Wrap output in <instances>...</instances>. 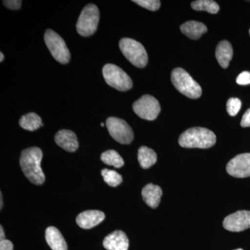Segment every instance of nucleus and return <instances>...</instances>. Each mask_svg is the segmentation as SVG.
<instances>
[{
  "label": "nucleus",
  "instance_id": "obj_30",
  "mask_svg": "<svg viewBox=\"0 0 250 250\" xmlns=\"http://www.w3.org/2000/svg\"><path fill=\"white\" fill-rule=\"evenodd\" d=\"M0 240H1V241H4V240H5V234L2 226L0 227Z\"/></svg>",
  "mask_w": 250,
  "mask_h": 250
},
{
  "label": "nucleus",
  "instance_id": "obj_35",
  "mask_svg": "<svg viewBox=\"0 0 250 250\" xmlns=\"http://www.w3.org/2000/svg\"><path fill=\"white\" fill-rule=\"evenodd\" d=\"M249 32H250V31H249Z\"/></svg>",
  "mask_w": 250,
  "mask_h": 250
},
{
  "label": "nucleus",
  "instance_id": "obj_7",
  "mask_svg": "<svg viewBox=\"0 0 250 250\" xmlns=\"http://www.w3.org/2000/svg\"><path fill=\"white\" fill-rule=\"evenodd\" d=\"M45 42L49 52L57 62L67 64L70 60V51L63 39L55 31L47 29L44 36Z\"/></svg>",
  "mask_w": 250,
  "mask_h": 250
},
{
  "label": "nucleus",
  "instance_id": "obj_6",
  "mask_svg": "<svg viewBox=\"0 0 250 250\" xmlns=\"http://www.w3.org/2000/svg\"><path fill=\"white\" fill-rule=\"evenodd\" d=\"M103 74L106 83L120 91H126L132 88V80L129 75L114 64H106L103 67Z\"/></svg>",
  "mask_w": 250,
  "mask_h": 250
},
{
  "label": "nucleus",
  "instance_id": "obj_25",
  "mask_svg": "<svg viewBox=\"0 0 250 250\" xmlns=\"http://www.w3.org/2000/svg\"><path fill=\"white\" fill-rule=\"evenodd\" d=\"M133 2L152 11H157L161 6V1L158 0H134Z\"/></svg>",
  "mask_w": 250,
  "mask_h": 250
},
{
  "label": "nucleus",
  "instance_id": "obj_29",
  "mask_svg": "<svg viewBox=\"0 0 250 250\" xmlns=\"http://www.w3.org/2000/svg\"><path fill=\"white\" fill-rule=\"evenodd\" d=\"M14 246L9 240H4L0 241V250H13Z\"/></svg>",
  "mask_w": 250,
  "mask_h": 250
},
{
  "label": "nucleus",
  "instance_id": "obj_31",
  "mask_svg": "<svg viewBox=\"0 0 250 250\" xmlns=\"http://www.w3.org/2000/svg\"><path fill=\"white\" fill-rule=\"evenodd\" d=\"M0 62H2L4 61V56L2 52H0Z\"/></svg>",
  "mask_w": 250,
  "mask_h": 250
},
{
  "label": "nucleus",
  "instance_id": "obj_1",
  "mask_svg": "<svg viewBox=\"0 0 250 250\" xmlns=\"http://www.w3.org/2000/svg\"><path fill=\"white\" fill-rule=\"evenodd\" d=\"M42 152L39 147H32L22 150L20 158V165L25 177L36 185H41L45 180L41 168Z\"/></svg>",
  "mask_w": 250,
  "mask_h": 250
},
{
  "label": "nucleus",
  "instance_id": "obj_12",
  "mask_svg": "<svg viewBox=\"0 0 250 250\" xmlns=\"http://www.w3.org/2000/svg\"><path fill=\"white\" fill-rule=\"evenodd\" d=\"M105 218L104 213L98 210H88L82 212L77 217V225L81 228L88 229L95 228Z\"/></svg>",
  "mask_w": 250,
  "mask_h": 250
},
{
  "label": "nucleus",
  "instance_id": "obj_18",
  "mask_svg": "<svg viewBox=\"0 0 250 250\" xmlns=\"http://www.w3.org/2000/svg\"><path fill=\"white\" fill-rule=\"evenodd\" d=\"M181 31L184 34L192 39V40H197L200 39L203 34H205L207 31V27L205 24L197 21H188L184 24L181 25Z\"/></svg>",
  "mask_w": 250,
  "mask_h": 250
},
{
  "label": "nucleus",
  "instance_id": "obj_13",
  "mask_svg": "<svg viewBox=\"0 0 250 250\" xmlns=\"http://www.w3.org/2000/svg\"><path fill=\"white\" fill-rule=\"evenodd\" d=\"M129 246L127 236L120 230L110 233L103 241V246L107 250H128Z\"/></svg>",
  "mask_w": 250,
  "mask_h": 250
},
{
  "label": "nucleus",
  "instance_id": "obj_33",
  "mask_svg": "<svg viewBox=\"0 0 250 250\" xmlns=\"http://www.w3.org/2000/svg\"><path fill=\"white\" fill-rule=\"evenodd\" d=\"M101 126H104V123H101Z\"/></svg>",
  "mask_w": 250,
  "mask_h": 250
},
{
  "label": "nucleus",
  "instance_id": "obj_15",
  "mask_svg": "<svg viewBox=\"0 0 250 250\" xmlns=\"http://www.w3.org/2000/svg\"><path fill=\"white\" fill-rule=\"evenodd\" d=\"M162 195L161 188L153 184H147L142 190L143 200L152 208H155L159 206Z\"/></svg>",
  "mask_w": 250,
  "mask_h": 250
},
{
  "label": "nucleus",
  "instance_id": "obj_28",
  "mask_svg": "<svg viewBox=\"0 0 250 250\" xmlns=\"http://www.w3.org/2000/svg\"><path fill=\"white\" fill-rule=\"evenodd\" d=\"M241 125L242 127H249L250 126V108L243 115Z\"/></svg>",
  "mask_w": 250,
  "mask_h": 250
},
{
  "label": "nucleus",
  "instance_id": "obj_16",
  "mask_svg": "<svg viewBox=\"0 0 250 250\" xmlns=\"http://www.w3.org/2000/svg\"><path fill=\"white\" fill-rule=\"evenodd\" d=\"M45 239L52 250H67V243L63 236L54 227H49L46 229Z\"/></svg>",
  "mask_w": 250,
  "mask_h": 250
},
{
  "label": "nucleus",
  "instance_id": "obj_19",
  "mask_svg": "<svg viewBox=\"0 0 250 250\" xmlns=\"http://www.w3.org/2000/svg\"><path fill=\"white\" fill-rule=\"evenodd\" d=\"M138 160L143 169H147L154 165L157 161L156 152L150 148L142 146L138 152Z\"/></svg>",
  "mask_w": 250,
  "mask_h": 250
},
{
  "label": "nucleus",
  "instance_id": "obj_26",
  "mask_svg": "<svg viewBox=\"0 0 250 250\" xmlns=\"http://www.w3.org/2000/svg\"><path fill=\"white\" fill-rule=\"evenodd\" d=\"M236 83L241 85L250 84V72L248 71L241 72L236 78Z\"/></svg>",
  "mask_w": 250,
  "mask_h": 250
},
{
  "label": "nucleus",
  "instance_id": "obj_3",
  "mask_svg": "<svg viewBox=\"0 0 250 250\" xmlns=\"http://www.w3.org/2000/svg\"><path fill=\"white\" fill-rule=\"evenodd\" d=\"M171 81L176 89L187 98L197 99L202 95L200 85L183 68L174 69L171 75Z\"/></svg>",
  "mask_w": 250,
  "mask_h": 250
},
{
  "label": "nucleus",
  "instance_id": "obj_11",
  "mask_svg": "<svg viewBox=\"0 0 250 250\" xmlns=\"http://www.w3.org/2000/svg\"><path fill=\"white\" fill-rule=\"evenodd\" d=\"M223 227L233 232H240L250 228V210H238L228 215L224 220Z\"/></svg>",
  "mask_w": 250,
  "mask_h": 250
},
{
  "label": "nucleus",
  "instance_id": "obj_21",
  "mask_svg": "<svg viewBox=\"0 0 250 250\" xmlns=\"http://www.w3.org/2000/svg\"><path fill=\"white\" fill-rule=\"evenodd\" d=\"M101 160L106 165L114 166L116 168L123 167L125 164L122 156L113 149L103 152L101 155Z\"/></svg>",
  "mask_w": 250,
  "mask_h": 250
},
{
  "label": "nucleus",
  "instance_id": "obj_22",
  "mask_svg": "<svg viewBox=\"0 0 250 250\" xmlns=\"http://www.w3.org/2000/svg\"><path fill=\"white\" fill-rule=\"evenodd\" d=\"M192 9L195 11H205L210 14H215L220 10V6L211 0H197L191 3Z\"/></svg>",
  "mask_w": 250,
  "mask_h": 250
},
{
  "label": "nucleus",
  "instance_id": "obj_20",
  "mask_svg": "<svg viewBox=\"0 0 250 250\" xmlns=\"http://www.w3.org/2000/svg\"><path fill=\"white\" fill-rule=\"evenodd\" d=\"M19 124L23 129L30 131H36L43 126L41 117L35 113H29L21 117Z\"/></svg>",
  "mask_w": 250,
  "mask_h": 250
},
{
  "label": "nucleus",
  "instance_id": "obj_9",
  "mask_svg": "<svg viewBox=\"0 0 250 250\" xmlns=\"http://www.w3.org/2000/svg\"><path fill=\"white\" fill-rule=\"evenodd\" d=\"M133 110L138 116L147 121H154L161 111V106L155 98L145 95L133 104Z\"/></svg>",
  "mask_w": 250,
  "mask_h": 250
},
{
  "label": "nucleus",
  "instance_id": "obj_24",
  "mask_svg": "<svg viewBox=\"0 0 250 250\" xmlns=\"http://www.w3.org/2000/svg\"><path fill=\"white\" fill-rule=\"evenodd\" d=\"M241 106V101L239 99L231 98L228 100V103H227V111L229 116H235L239 112Z\"/></svg>",
  "mask_w": 250,
  "mask_h": 250
},
{
  "label": "nucleus",
  "instance_id": "obj_8",
  "mask_svg": "<svg viewBox=\"0 0 250 250\" xmlns=\"http://www.w3.org/2000/svg\"><path fill=\"white\" fill-rule=\"evenodd\" d=\"M108 133L117 142L130 144L134 140V132L131 126L124 120L110 117L106 122Z\"/></svg>",
  "mask_w": 250,
  "mask_h": 250
},
{
  "label": "nucleus",
  "instance_id": "obj_17",
  "mask_svg": "<svg viewBox=\"0 0 250 250\" xmlns=\"http://www.w3.org/2000/svg\"><path fill=\"white\" fill-rule=\"evenodd\" d=\"M215 57L223 68H227L229 66L233 57L232 46L229 41H223L219 42L215 50Z\"/></svg>",
  "mask_w": 250,
  "mask_h": 250
},
{
  "label": "nucleus",
  "instance_id": "obj_34",
  "mask_svg": "<svg viewBox=\"0 0 250 250\" xmlns=\"http://www.w3.org/2000/svg\"><path fill=\"white\" fill-rule=\"evenodd\" d=\"M243 250V249H237V250Z\"/></svg>",
  "mask_w": 250,
  "mask_h": 250
},
{
  "label": "nucleus",
  "instance_id": "obj_23",
  "mask_svg": "<svg viewBox=\"0 0 250 250\" xmlns=\"http://www.w3.org/2000/svg\"><path fill=\"white\" fill-rule=\"evenodd\" d=\"M104 180L111 187H117L123 182L122 176L115 170L103 169L101 172Z\"/></svg>",
  "mask_w": 250,
  "mask_h": 250
},
{
  "label": "nucleus",
  "instance_id": "obj_2",
  "mask_svg": "<svg viewBox=\"0 0 250 250\" xmlns=\"http://www.w3.org/2000/svg\"><path fill=\"white\" fill-rule=\"evenodd\" d=\"M216 143V136L213 131L203 127H193L184 131L179 139L180 146L186 148L207 149Z\"/></svg>",
  "mask_w": 250,
  "mask_h": 250
},
{
  "label": "nucleus",
  "instance_id": "obj_4",
  "mask_svg": "<svg viewBox=\"0 0 250 250\" xmlns=\"http://www.w3.org/2000/svg\"><path fill=\"white\" fill-rule=\"evenodd\" d=\"M119 47L123 55L135 66L143 68L147 65L148 56L142 44L129 38L121 39Z\"/></svg>",
  "mask_w": 250,
  "mask_h": 250
},
{
  "label": "nucleus",
  "instance_id": "obj_32",
  "mask_svg": "<svg viewBox=\"0 0 250 250\" xmlns=\"http://www.w3.org/2000/svg\"><path fill=\"white\" fill-rule=\"evenodd\" d=\"M2 205H3V204H2V195H1V208H2Z\"/></svg>",
  "mask_w": 250,
  "mask_h": 250
},
{
  "label": "nucleus",
  "instance_id": "obj_27",
  "mask_svg": "<svg viewBox=\"0 0 250 250\" xmlns=\"http://www.w3.org/2000/svg\"><path fill=\"white\" fill-rule=\"evenodd\" d=\"M3 4L8 9L12 10H18L21 9L22 1L18 0H8V1H3Z\"/></svg>",
  "mask_w": 250,
  "mask_h": 250
},
{
  "label": "nucleus",
  "instance_id": "obj_5",
  "mask_svg": "<svg viewBox=\"0 0 250 250\" xmlns=\"http://www.w3.org/2000/svg\"><path fill=\"white\" fill-rule=\"evenodd\" d=\"M100 21V11L96 5L89 4L82 10L77 22V31L83 37L93 35Z\"/></svg>",
  "mask_w": 250,
  "mask_h": 250
},
{
  "label": "nucleus",
  "instance_id": "obj_14",
  "mask_svg": "<svg viewBox=\"0 0 250 250\" xmlns=\"http://www.w3.org/2000/svg\"><path fill=\"white\" fill-rule=\"evenodd\" d=\"M57 145L69 152H74L78 149L79 143L76 134L70 130L59 131L54 137Z\"/></svg>",
  "mask_w": 250,
  "mask_h": 250
},
{
  "label": "nucleus",
  "instance_id": "obj_10",
  "mask_svg": "<svg viewBox=\"0 0 250 250\" xmlns=\"http://www.w3.org/2000/svg\"><path fill=\"white\" fill-rule=\"evenodd\" d=\"M226 169L229 174L236 178L250 177V153L235 156L228 163Z\"/></svg>",
  "mask_w": 250,
  "mask_h": 250
}]
</instances>
